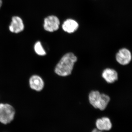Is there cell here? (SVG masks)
Returning a JSON list of instances; mask_svg holds the SVG:
<instances>
[{"instance_id": "6da1fadb", "label": "cell", "mask_w": 132, "mask_h": 132, "mask_svg": "<svg viewBox=\"0 0 132 132\" xmlns=\"http://www.w3.org/2000/svg\"><path fill=\"white\" fill-rule=\"evenodd\" d=\"M77 61V57L73 53L66 54L62 57L55 67V73L61 76L70 75L73 69L75 63Z\"/></svg>"}, {"instance_id": "7a4b0ae2", "label": "cell", "mask_w": 132, "mask_h": 132, "mask_svg": "<svg viewBox=\"0 0 132 132\" xmlns=\"http://www.w3.org/2000/svg\"><path fill=\"white\" fill-rule=\"evenodd\" d=\"M89 102L95 108L103 111L106 108L110 101L107 95L101 94L98 91H93L89 94Z\"/></svg>"}, {"instance_id": "3957f363", "label": "cell", "mask_w": 132, "mask_h": 132, "mask_svg": "<svg viewBox=\"0 0 132 132\" xmlns=\"http://www.w3.org/2000/svg\"><path fill=\"white\" fill-rule=\"evenodd\" d=\"M15 111L13 106L8 104H0V122L6 125L14 118Z\"/></svg>"}, {"instance_id": "277c9868", "label": "cell", "mask_w": 132, "mask_h": 132, "mask_svg": "<svg viewBox=\"0 0 132 132\" xmlns=\"http://www.w3.org/2000/svg\"><path fill=\"white\" fill-rule=\"evenodd\" d=\"M60 24V20L57 16L51 15L45 18L44 28L45 30L48 32H54L58 30Z\"/></svg>"}, {"instance_id": "5b68a950", "label": "cell", "mask_w": 132, "mask_h": 132, "mask_svg": "<svg viewBox=\"0 0 132 132\" xmlns=\"http://www.w3.org/2000/svg\"><path fill=\"white\" fill-rule=\"evenodd\" d=\"M116 61L120 65H127L131 60L132 55L131 52L128 49L123 48L120 50L116 56Z\"/></svg>"}, {"instance_id": "8992f818", "label": "cell", "mask_w": 132, "mask_h": 132, "mask_svg": "<svg viewBox=\"0 0 132 132\" xmlns=\"http://www.w3.org/2000/svg\"><path fill=\"white\" fill-rule=\"evenodd\" d=\"M24 26L22 20L18 16L12 18V21L9 26V30L13 33L20 32L24 30Z\"/></svg>"}, {"instance_id": "52a82bcc", "label": "cell", "mask_w": 132, "mask_h": 132, "mask_svg": "<svg viewBox=\"0 0 132 132\" xmlns=\"http://www.w3.org/2000/svg\"><path fill=\"white\" fill-rule=\"evenodd\" d=\"M102 77L109 83H112L118 80V73L114 69L106 68L103 71Z\"/></svg>"}, {"instance_id": "ba28073f", "label": "cell", "mask_w": 132, "mask_h": 132, "mask_svg": "<svg viewBox=\"0 0 132 132\" xmlns=\"http://www.w3.org/2000/svg\"><path fill=\"white\" fill-rule=\"evenodd\" d=\"M29 84L31 88L40 91L42 90L44 87V83L41 78L38 76H33L30 78Z\"/></svg>"}, {"instance_id": "9c48e42d", "label": "cell", "mask_w": 132, "mask_h": 132, "mask_svg": "<svg viewBox=\"0 0 132 132\" xmlns=\"http://www.w3.org/2000/svg\"><path fill=\"white\" fill-rule=\"evenodd\" d=\"M79 25L78 22L72 19H68L64 21L62 26V29L65 32L72 33L78 29Z\"/></svg>"}, {"instance_id": "30bf717a", "label": "cell", "mask_w": 132, "mask_h": 132, "mask_svg": "<svg viewBox=\"0 0 132 132\" xmlns=\"http://www.w3.org/2000/svg\"><path fill=\"white\" fill-rule=\"evenodd\" d=\"M96 125L98 130L101 131H108L111 130L112 127L111 121L106 117L98 119L96 121Z\"/></svg>"}, {"instance_id": "8fae6325", "label": "cell", "mask_w": 132, "mask_h": 132, "mask_svg": "<svg viewBox=\"0 0 132 132\" xmlns=\"http://www.w3.org/2000/svg\"><path fill=\"white\" fill-rule=\"evenodd\" d=\"M34 49L36 53L39 55H45L46 54V52L40 42H38L36 43L34 46Z\"/></svg>"}, {"instance_id": "7c38bea8", "label": "cell", "mask_w": 132, "mask_h": 132, "mask_svg": "<svg viewBox=\"0 0 132 132\" xmlns=\"http://www.w3.org/2000/svg\"><path fill=\"white\" fill-rule=\"evenodd\" d=\"M92 132H102L100 131H99V130H98V129H94V130H93V131H92Z\"/></svg>"}, {"instance_id": "4fadbf2b", "label": "cell", "mask_w": 132, "mask_h": 132, "mask_svg": "<svg viewBox=\"0 0 132 132\" xmlns=\"http://www.w3.org/2000/svg\"><path fill=\"white\" fill-rule=\"evenodd\" d=\"M2 0H0V8L1 7L2 5Z\"/></svg>"}]
</instances>
